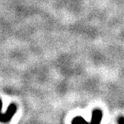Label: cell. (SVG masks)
<instances>
[{
	"label": "cell",
	"mask_w": 124,
	"mask_h": 124,
	"mask_svg": "<svg viewBox=\"0 0 124 124\" xmlns=\"http://www.w3.org/2000/svg\"><path fill=\"white\" fill-rule=\"evenodd\" d=\"M72 124H88V123L82 117H77L73 120Z\"/></svg>",
	"instance_id": "3957f363"
},
{
	"label": "cell",
	"mask_w": 124,
	"mask_h": 124,
	"mask_svg": "<svg viewBox=\"0 0 124 124\" xmlns=\"http://www.w3.org/2000/svg\"><path fill=\"white\" fill-rule=\"evenodd\" d=\"M103 114L102 111L100 109H95L92 112V117L91 124H100V122L102 120Z\"/></svg>",
	"instance_id": "7a4b0ae2"
},
{
	"label": "cell",
	"mask_w": 124,
	"mask_h": 124,
	"mask_svg": "<svg viewBox=\"0 0 124 124\" xmlns=\"http://www.w3.org/2000/svg\"><path fill=\"white\" fill-rule=\"evenodd\" d=\"M118 124H124V117H120L118 119Z\"/></svg>",
	"instance_id": "277c9868"
},
{
	"label": "cell",
	"mask_w": 124,
	"mask_h": 124,
	"mask_svg": "<svg viewBox=\"0 0 124 124\" xmlns=\"http://www.w3.org/2000/svg\"><path fill=\"white\" fill-rule=\"evenodd\" d=\"M2 106V100L0 99V122L8 123V121H10L11 119H12V117L16 113L17 107L14 103L10 104L8 111L5 112V114H3V113H2V111H1Z\"/></svg>",
	"instance_id": "6da1fadb"
}]
</instances>
